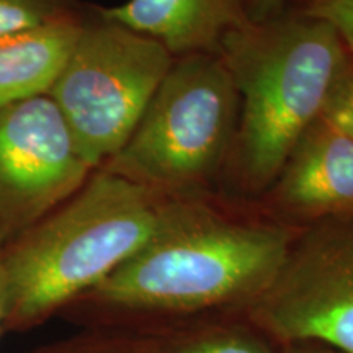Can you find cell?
Returning a JSON list of instances; mask_svg holds the SVG:
<instances>
[{
	"mask_svg": "<svg viewBox=\"0 0 353 353\" xmlns=\"http://www.w3.org/2000/svg\"><path fill=\"white\" fill-rule=\"evenodd\" d=\"M294 234L232 218L192 195L172 196L154 236L85 299L114 311L247 307L283 265Z\"/></svg>",
	"mask_w": 353,
	"mask_h": 353,
	"instance_id": "6da1fadb",
	"label": "cell"
},
{
	"mask_svg": "<svg viewBox=\"0 0 353 353\" xmlns=\"http://www.w3.org/2000/svg\"><path fill=\"white\" fill-rule=\"evenodd\" d=\"M170 198L95 169L69 200L2 250L3 327H30L90 293L151 239Z\"/></svg>",
	"mask_w": 353,
	"mask_h": 353,
	"instance_id": "7a4b0ae2",
	"label": "cell"
},
{
	"mask_svg": "<svg viewBox=\"0 0 353 353\" xmlns=\"http://www.w3.org/2000/svg\"><path fill=\"white\" fill-rule=\"evenodd\" d=\"M218 56L239 95L237 172L247 190L262 192L321 120L348 68L347 50L332 26L303 13L250 20L223 38Z\"/></svg>",
	"mask_w": 353,
	"mask_h": 353,
	"instance_id": "3957f363",
	"label": "cell"
},
{
	"mask_svg": "<svg viewBox=\"0 0 353 353\" xmlns=\"http://www.w3.org/2000/svg\"><path fill=\"white\" fill-rule=\"evenodd\" d=\"M239 95L218 54L174 61L126 144L101 169L167 196L190 195L232 149Z\"/></svg>",
	"mask_w": 353,
	"mask_h": 353,
	"instance_id": "277c9868",
	"label": "cell"
},
{
	"mask_svg": "<svg viewBox=\"0 0 353 353\" xmlns=\"http://www.w3.org/2000/svg\"><path fill=\"white\" fill-rule=\"evenodd\" d=\"M174 61L148 34L99 13L97 20H83L48 95L92 169L107 164L126 144Z\"/></svg>",
	"mask_w": 353,
	"mask_h": 353,
	"instance_id": "5b68a950",
	"label": "cell"
},
{
	"mask_svg": "<svg viewBox=\"0 0 353 353\" xmlns=\"http://www.w3.org/2000/svg\"><path fill=\"white\" fill-rule=\"evenodd\" d=\"M249 319L285 345L314 342L353 353V216L307 224L249 306Z\"/></svg>",
	"mask_w": 353,
	"mask_h": 353,
	"instance_id": "8992f818",
	"label": "cell"
},
{
	"mask_svg": "<svg viewBox=\"0 0 353 353\" xmlns=\"http://www.w3.org/2000/svg\"><path fill=\"white\" fill-rule=\"evenodd\" d=\"M94 170L50 95L0 108V249L69 200Z\"/></svg>",
	"mask_w": 353,
	"mask_h": 353,
	"instance_id": "52a82bcc",
	"label": "cell"
},
{
	"mask_svg": "<svg viewBox=\"0 0 353 353\" xmlns=\"http://www.w3.org/2000/svg\"><path fill=\"white\" fill-rule=\"evenodd\" d=\"M273 192L278 208L307 224L353 216V139L319 120L291 152Z\"/></svg>",
	"mask_w": 353,
	"mask_h": 353,
	"instance_id": "ba28073f",
	"label": "cell"
},
{
	"mask_svg": "<svg viewBox=\"0 0 353 353\" xmlns=\"http://www.w3.org/2000/svg\"><path fill=\"white\" fill-rule=\"evenodd\" d=\"M97 13L157 39L174 57L218 54L223 38L250 21L245 0H126Z\"/></svg>",
	"mask_w": 353,
	"mask_h": 353,
	"instance_id": "9c48e42d",
	"label": "cell"
},
{
	"mask_svg": "<svg viewBox=\"0 0 353 353\" xmlns=\"http://www.w3.org/2000/svg\"><path fill=\"white\" fill-rule=\"evenodd\" d=\"M83 17L0 37V108L50 94L77 41Z\"/></svg>",
	"mask_w": 353,
	"mask_h": 353,
	"instance_id": "30bf717a",
	"label": "cell"
},
{
	"mask_svg": "<svg viewBox=\"0 0 353 353\" xmlns=\"http://www.w3.org/2000/svg\"><path fill=\"white\" fill-rule=\"evenodd\" d=\"M76 12V0H0V37L51 23Z\"/></svg>",
	"mask_w": 353,
	"mask_h": 353,
	"instance_id": "8fae6325",
	"label": "cell"
},
{
	"mask_svg": "<svg viewBox=\"0 0 353 353\" xmlns=\"http://www.w3.org/2000/svg\"><path fill=\"white\" fill-rule=\"evenodd\" d=\"M167 353H272L267 343L245 330H216L179 343Z\"/></svg>",
	"mask_w": 353,
	"mask_h": 353,
	"instance_id": "7c38bea8",
	"label": "cell"
},
{
	"mask_svg": "<svg viewBox=\"0 0 353 353\" xmlns=\"http://www.w3.org/2000/svg\"><path fill=\"white\" fill-rule=\"evenodd\" d=\"M321 121L353 139V69L347 68L337 82Z\"/></svg>",
	"mask_w": 353,
	"mask_h": 353,
	"instance_id": "4fadbf2b",
	"label": "cell"
},
{
	"mask_svg": "<svg viewBox=\"0 0 353 353\" xmlns=\"http://www.w3.org/2000/svg\"><path fill=\"white\" fill-rule=\"evenodd\" d=\"M304 13L332 26L345 50L353 51V0H311Z\"/></svg>",
	"mask_w": 353,
	"mask_h": 353,
	"instance_id": "5bb4252c",
	"label": "cell"
},
{
	"mask_svg": "<svg viewBox=\"0 0 353 353\" xmlns=\"http://www.w3.org/2000/svg\"><path fill=\"white\" fill-rule=\"evenodd\" d=\"M286 0H245V8L252 21H263L276 17Z\"/></svg>",
	"mask_w": 353,
	"mask_h": 353,
	"instance_id": "9a60e30c",
	"label": "cell"
},
{
	"mask_svg": "<svg viewBox=\"0 0 353 353\" xmlns=\"http://www.w3.org/2000/svg\"><path fill=\"white\" fill-rule=\"evenodd\" d=\"M283 353H341L327 345L314 342H293L285 343Z\"/></svg>",
	"mask_w": 353,
	"mask_h": 353,
	"instance_id": "2e32d148",
	"label": "cell"
},
{
	"mask_svg": "<svg viewBox=\"0 0 353 353\" xmlns=\"http://www.w3.org/2000/svg\"><path fill=\"white\" fill-rule=\"evenodd\" d=\"M6 272H3L2 249H0V332H2L3 321H6Z\"/></svg>",
	"mask_w": 353,
	"mask_h": 353,
	"instance_id": "e0dca14e",
	"label": "cell"
},
{
	"mask_svg": "<svg viewBox=\"0 0 353 353\" xmlns=\"http://www.w3.org/2000/svg\"><path fill=\"white\" fill-rule=\"evenodd\" d=\"M87 353H126V352H114V350H97V352H87Z\"/></svg>",
	"mask_w": 353,
	"mask_h": 353,
	"instance_id": "ac0fdd59",
	"label": "cell"
}]
</instances>
